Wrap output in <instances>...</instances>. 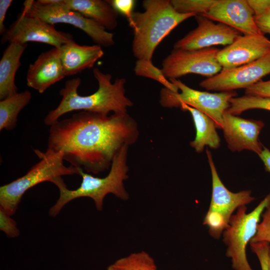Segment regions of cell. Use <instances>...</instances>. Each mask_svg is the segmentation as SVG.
Returning <instances> with one entry per match:
<instances>
[{
	"label": "cell",
	"instance_id": "cell-15",
	"mask_svg": "<svg viewBox=\"0 0 270 270\" xmlns=\"http://www.w3.org/2000/svg\"><path fill=\"white\" fill-rule=\"evenodd\" d=\"M270 54V40L264 34L238 36L232 43L219 50L216 59L224 68L252 62Z\"/></svg>",
	"mask_w": 270,
	"mask_h": 270
},
{
	"label": "cell",
	"instance_id": "cell-27",
	"mask_svg": "<svg viewBox=\"0 0 270 270\" xmlns=\"http://www.w3.org/2000/svg\"><path fill=\"white\" fill-rule=\"evenodd\" d=\"M266 242L270 244V204L262 215L256 234L250 242Z\"/></svg>",
	"mask_w": 270,
	"mask_h": 270
},
{
	"label": "cell",
	"instance_id": "cell-9",
	"mask_svg": "<svg viewBox=\"0 0 270 270\" xmlns=\"http://www.w3.org/2000/svg\"><path fill=\"white\" fill-rule=\"evenodd\" d=\"M180 92H174L164 88L160 90V102L165 108H178L186 104L211 118L217 128H222L223 116L230 106V100L237 96L235 91L211 93L190 88L180 80H169Z\"/></svg>",
	"mask_w": 270,
	"mask_h": 270
},
{
	"label": "cell",
	"instance_id": "cell-31",
	"mask_svg": "<svg viewBox=\"0 0 270 270\" xmlns=\"http://www.w3.org/2000/svg\"><path fill=\"white\" fill-rule=\"evenodd\" d=\"M245 94L270 98V80H260L246 89Z\"/></svg>",
	"mask_w": 270,
	"mask_h": 270
},
{
	"label": "cell",
	"instance_id": "cell-32",
	"mask_svg": "<svg viewBox=\"0 0 270 270\" xmlns=\"http://www.w3.org/2000/svg\"><path fill=\"white\" fill-rule=\"evenodd\" d=\"M255 22L260 32L270 34V10L254 16Z\"/></svg>",
	"mask_w": 270,
	"mask_h": 270
},
{
	"label": "cell",
	"instance_id": "cell-26",
	"mask_svg": "<svg viewBox=\"0 0 270 270\" xmlns=\"http://www.w3.org/2000/svg\"><path fill=\"white\" fill-rule=\"evenodd\" d=\"M216 0H171L174 9L182 14H205Z\"/></svg>",
	"mask_w": 270,
	"mask_h": 270
},
{
	"label": "cell",
	"instance_id": "cell-1",
	"mask_svg": "<svg viewBox=\"0 0 270 270\" xmlns=\"http://www.w3.org/2000/svg\"><path fill=\"white\" fill-rule=\"evenodd\" d=\"M138 134L127 113L108 116L80 111L50 126L47 149L62 152L70 165L98 174L108 170L121 148L134 144Z\"/></svg>",
	"mask_w": 270,
	"mask_h": 270
},
{
	"label": "cell",
	"instance_id": "cell-16",
	"mask_svg": "<svg viewBox=\"0 0 270 270\" xmlns=\"http://www.w3.org/2000/svg\"><path fill=\"white\" fill-rule=\"evenodd\" d=\"M254 16L247 0H216L202 16L226 24L244 35L262 34L256 26Z\"/></svg>",
	"mask_w": 270,
	"mask_h": 270
},
{
	"label": "cell",
	"instance_id": "cell-34",
	"mask_svg": "<svg viewBox=\"0 0 270 270\" xmlns=\"http://www.w3.org/2000/svg\"><path fill=\"white\" fill-rule=\"evenodd\" d=\"M12 2V0H0V34L2 36L6 32V28L4 22L7 11Z\"/></svg>",
	"mask_w": 270,
	"mask_h": 270
},
{
	"label": "cell",
	"instance_id": "cell-23",
	"mask_svg": "<svg viewBox=\"0 0 270 270\" xmlns=\"http://www.w3.org/2000/svg\"><path fill=\"white\" fill-rule=\"evenodd\" d=\"M107 270H157L154 259L146 252H134L117 260Z\"/></svg>",
	"mask_w": 270,
	"mask_h": 270
},
{
	"label": "cell",
	"instance_id": "cell-11",
	"mask_svg": "<svg viewBox=\"0 0 270 270\" xmlns=\"http://www.w3.org/2000/svg\"><path fill=\"white\" fill-rule=\"evenodd\" d=\"M72 40L70 34L59 31L54 25L22 11L2 36L1 42L26 44L28 42H36L60 48Z\"/></svg>",
	"mask_w": 270,
	"mask_h": 270
},
{
	"label": "cell",
	"instance_id": "cell-35",
	"mask_svg": "<svg viewBox=\"0 0 270 270\" xmlns=\"http://www.w3.org/2000/svg\"><path fill=\"white\" fill-rule=\"evenodd\" d=\"M262 160L266 170L270 172V150L268 148L264 146L263 149L258 155Z\"/></svg>",
	"mask_w": 270,
	"mask_h": 270
},
{
	"label": "cell",
	"instance_id": "cell-25",
	"mask_svg": "<svg viewBox=\"0 0 270 270\" xmlns=\"http://www.w3.org/2000/svg\"><path fill=\"white\" fill-rule=\"evenodd\" d=\"M138 76L153 79L162 84L165 88L174 92H178V88L165 76L162 69L155 66L152 61L137 60L134 68Z\"/></svg>",
	"mask_w": 270,
	"mask_h": 270
},
{
	"label": "cell",
	"instance_id": "cell-24",
	"mask_svg": "<svg viewBox=\"0 0 270 270\" xmlns=\"http://www.w3.org/2000/svg\"><path fill=\"white\" fill-rule=\"evenodd\" d=\"M251 109H262L270 111V98L244 94L234 97L230 100V106L227 110L230 114L238 116Z\"/></svg>",
	"mask_w": 270,
	"mask_h": 270
},
{
	"label": "cell",
	"instance_id": "cell-6",
	"mask_svg": "<svg viewBox=\"0 0 270 270\" xmlns=\"http://www.w3.org/2000/svg\"><path fill=\"white\" fill-rule=\"evenodd\" d=\"M270 204V193L248 213L246 206L238 208L224 230L226 256L231 259L234 270H253L246 258V248L256 234L262 215Z\"/></svg>",
	"mask_w": 270,
	"mask_h": 270
},
{
	"label": "cell",
	"instance_id": "cell-18",
	"mask_svg": "<svg viewBox=\"0 0 270 270\" xmlns=\"http://www.w3.org/2000/svg\"><path fill=\"white\" fill-rule=\"evenodd\" d=\"M60 58L66 76L75 75L92 68L104 54L102 46H83L74 40L60 48Z\"/></svg>",
	"mask_w": 270,
	"mask_h": 270
},
{
	"label": "cell",
	"instance_id": "cell-33",
	"mask_svg": "<svg viewBox=\"0 0 270 270\" xmlns=\"http://www.w3.org/2000/svg\"><path fill=\"white\" fill-rule=\"evenodd\" d=\"M247 1L254 16L270 10V0H247Z\"/></svg>",
	"mask_w": 270,
	"mask_h": 270
},
{
	"label": "cell",
	"instance_id": "cell-4",
	"mask_svg": "<svg viewBox=\"0 0 270 270\" xmlns=\"http://www.w3.org/2000/svg\"><path fill=\"white\" fill-rule=\"evenodd\" d=\"M128 146H124L115 156L109 173L104 178L94 176L80 168L82 181L80 186L74 190L68 188L62 178L57 179L54 184L59 189L60 196L50 209V215L56 216L68 202L81 197L91 198L100 211L103 208L104 197L109 194L122 200H128V194L124 188V182L128 178L126 161Z\"/></svg>",
	"mask_w": 270,
	"mask_h": 270
},
{
	"label": "cell",
	"instance_id": "cell-7",
	"mask_svg": "<svg viewBox=\"0 0 270 270\" xmlns=\"http://www.w3.org/2000/svg\"><path fill=\"white\" fill-rule=\"evenodd\" d=\"M22 11L50 24L64 23L78 28L101 46L108 47L114 44L112 33L69 8L64 4L63 0H26L24 2Z\"/></svg>",
	"mask_w": 270,
	"mask_h": 270
},
{
	"label": "cell",
	"instance_id": "cell-5",
	"mask_svg": "<svg viewBox=\"0 0 270 270\" xmlns=\"http://www.w3.org/2000/svg\"><path fill=\"white\" fill-rule=\"evenodd\" d=\"M34 150L40 160L24 175L0 188V208L10 216L15 214L24 194L30 188L44 182L54 184L63 176L80 175V168L64 164L62 152L48 149L45 152Z\"/></svg>",
	"mask_w": 270,
	"mask_h": 270
},
{
	"label": "cell",
	"instance_id": "cell-2",
	"mask_svg": "<svg viewBox=\"0 0 270 270\" xmlns=\"http://www.w3.org/2000/svg\"><path fill=\"white\" fill-rule=\"evenodd\" d=\"M93 75L98 83L96 91L86 96L78 92L81 80L76 78L66 82L60 91L62 100L59 104L50 110L44 119L47 126H51L64 114L74 110L87 111L108 116L109 112L127 113L128 108L132 102L126 95L124 78H117L112 83V76L102 72L98 68L92 70Z\"/></svg>",
	"mask_w": 270,
	"mask_h": 270
},
{
	"label": "cell",
	"instance_id": "cell-17",
	"mask_svg": "<svg viewBox=\"0 0 270 270\" xmlns=\"http://www.w3.org/2000/svg\"><path fill=\"white\" fill-rule=\"evenodd\" d=\"M65 76L60 48L54 47L41 53L30 65L26 76V84L42 94Z\"/></svg>",
	"mask_w": 270,
	"mask_h": 270
},
{
	"label": "cell",
	"instance_id": "cell-29",
	"mask_svg": "<svg viewBox=\"0 0 270 270\" xmlns=\"http://www.w3.org/2000/svg\"><path fill=\"white\" fill-rule=\"evenodd\" d=\"M252 251L257 256L262 270H268L270 244L266 242H250Z\"/></svg>",
	"mask_w": 270,
	"mask_h": 270
},
{
	"label": "cell",
	"instance_id": "cell-19",
	"mask_svg": "<svg viewBox=\"0 0 270 270\" xmlns=\"http://www.w3.org/2000/svg\"><path fill=\"white\" fill-rule=\"evenodd\" d=\"M28 44L10 43L0 60V100H2L18 92L15 84L16 74L20 66V58Z\"/></svg>",
	"mask_w": 270,
	"mask_h": 270
},
{
	"label": "cell",
	"instance_id": "cell-14",
	"mask_svg": "<svg viewBox=\"0 0 270 270\" xmlns=\"http://www.w3.org/2000/svg\"><path fill=\"white\" fill-rule=\"evenodd\" d=\"M264 126L261 120L246 119L226 110L222 129L228 147L232 152L248 150L258 156L264 148L259 136Z\"/></svg>",
	"mask_w": 270,
	"mask_h": 270
},
{
	"label": "cell",
	"instance_id": "cell-28",
	"mask_svg": "<svg viewBox=\"0 0 270 270\" xmlns=\"http://www.w3.org/2000/svg\"><path fill=\"white\" fill-rule=\"evenodd\" d=\"M0 230L10 238L18 237L20 234L15 220L1 208H0Z\"/></svg>",
	"mask_w": 270,
	"mask_h": 270
},
{
	"label": "cell",
	"instance_id": "cell-3",
	"mask_svg": "<svg viewBox=\"0 0 270 270\" xmlns=\"http://www.w3.org/2000/svg\"><path fill=\"white\" fill-rule=\"evenodd\" d=\"M144 12H134L132 52L137 60L152 61L162 40L179 24L196 15L177 12L170 0H144Z\"/></svg>",
	"mask_w": 270,
	"mask_h": 270
},
{
	"label": "cell",
	"instance_id": "cell-8",
	"mask_svg": "<svg viewBox=\"0 0 270 270\" xmlns=\"http://www.w3.org/2000/svg\"><path fill=\"white\" fill-rule=\"evenodd\" d=\"M206 154L210 169L212 180V193L209 208L203 224L209 228L210 236L218 239L228 226L234 212L242 206H246L255 200L250 190L233 192L228 190L222 182L211 152L208 148Z\"/></svg>",
	"mask_w": 270,
	"mask_h": 270
},
{
	"label": "cell",
	"instance_id": "cell-10",
	"mask_svg": "<svg viewBox=\"0 0 270 270\" xmlns=\"http://www.w3.org/2000/svg\"><path fill=\"white\" fill-rule=\"evenodd\" d=\"M219 50L208 48L184 50L174 48L162 63V70L168 80L194 74L212 77L222 70L216 59Z\"/></svg>",
	"mask_w": 270,
	"mask_h": 270
},
{
	"label": "cell",
	"instance_id": "cell-12",
	"mask_svg": "<svg viewBox=\"0 0 270 270\" xmlns=\"http://www.w3.org/2000/svg\"><path fill=\"white\" fill-rule=\"evenodd\" d=\"M270 74V54L252 62L230 68L202 80L200 86L208 90L232 92L246 88Z\"/></svg>",
	"mask_w": 270,
	"mask_h": 270
},
{
	"label": "cell",
	"instance_id": "cell-21",
	"mask_svg": "<svg viewBox=\"0 0 270 270\" xmlns=\"http://www.w3.org/2000/svg\"><path fill=\"white\" fill-rule=\"evenodd\" d=\"M183 110L190 112L196 130L194 140L190 142V146L197 152H202L205 146L216 149L220 144V139L216 130L214 121L202 112L186 104L180 107Z\"/></svg>",
	"mask_w": 270,
	"mask_h": 270
},
{
	"label": "cell",
	"instance_id": "cell-30",
	"mask_svg": "<svg viewBox=\"0 0 270 270\" xmlns=\"http://www.w3.org/2000/svg\"><path fill=\"white\" fill-rule=\"evenodd\" d=\"M108 2L118 13L122 14L127 18L130 26H131L132 24V10L135 0H110Z\"/></svg>",
	"mask_w": 270,
	"mask_h": 270
},
{
	"label": "cell",
	"instance_id": "cell-22",
	"mask_svg": "<svg viewBox=\"0 0 270 270\" xmlns=\"http://www.w3.org/2000/svg\"><path fill=\"white\" fill-rule=\"evenodd\" d=\"M32 93L24 90L0 101V130H12L16 126L20 112L30 102Z\"/></svg>",
	"mask_w": 270,
	"mask_h": 270
},
{
	"label": "cell",
	"instance_id": "cell-13",
	"mask_svg": "<svg viewBox=\"0 0 270 270\" xmlns=\"http://www.w3.org/2000/svg\"><path fill=\"white\" fill-rule=\"evenodd\" d=\"M195 18L197 27L178 40L174 48L194 50L216 45L228 46L240 36L238 30L224 24H216L201 15H196Z\"/></svg>",
	"mask_w": 270,
	"mask_h": 270
},
{
	"label": "cell",
	"instance_id": "cell-20",
	"mask_svg": "<svg viewBox=\"0 0 270 270\" xmlns=\"http://www.w3.org/2000/svg\"><path fill=\"white\" fill-rule=\"evenodd\" d=\"M69 8L76 11L94 21L106 30H112L118 26V12L108 0H63Z\"/></svg>",
	"mask_w": 270,
	"mask_h": 270
},
{
	"label": "cell",
	"instance_id": "cell-36",
	"mask_svg": "<svg viewBox=\"0 0 270 270\" xmlns=\"http://www.w3.org/2000/svg\"><path fill=\"white\" fill-rule=\"evenodd\" d=\"M268 270H270V258L268 260Z\"/></svg>",
	"mask_w": 270,
	"mask_h": 270
}]
</instances>
